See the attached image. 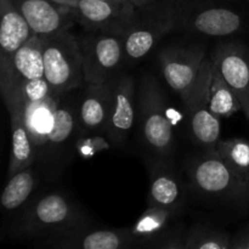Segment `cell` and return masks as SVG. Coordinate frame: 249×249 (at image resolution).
<instances>
[{
  "mask_svg": "<svg viewBox=\"0 0 249 249\" xmlns=\"http://www.w3.org/2000/svg\"><path fill=\"white\" fill-rule=\"evenodd\" d=\"M90 224L79 204L62 192H49L31 198L10 223L11 240H39L75 226Z\"/></svg>",
  "mask_w": 249,
  "mask_h": 249,
  "instance_id": "obj_1",
  "label": "cell"
},
{
  "mask_svg": "<svg viewBox=\"0 0 249 249\" xmlns=\"http://www.w3.org/2000/svg\"><path fill=\"white\" fill-rule=\"evenodd\" d=\"M204 36L249 34V0H180L178 26Z\"/></svg>",
  "mask_w": 249,
  "mask_h": 249,
  "instance_id": "obj_2",
  "label": "cell"
},
{
  "mask_svg": "<svg viewBox=\"0 0 249 249\" xmlns=\"http://www.w3.org/2000/svg\"><path fill=\"white\" fill-rule=\"evenodd\" d=\"M187 175L199 195L233 208L249 207V184L241 180L216 151H206L192 158Z\"/></svg>",
  "mask_w": 249,
  "mask_h": 249,
  "instance_id": "obj_3",
  "label": "cell"
},
{
  "mask_svg": "<svg viewBox=\"0 0 249 249\" xmlns=\"http://www.w3.org/2000/svg\"><path fill=\"white\" fill-rule=\"evenodd\" d=\"M138 105V118L143 143L160 160H168L172 157L175 147L168 101L160 82L148 73L143 74L141 79Z\"/></svg>",
  "mask_w": 249,
  "mask_h": 249,
  "instance_id": "obj_4",
  "label": "cell"
},
{
  "mask_svg": "<svg viewBox=\"0 0 249 249\" xmlns=\"http://www.w3.org/2000/svg\"><path fill=\"white\" fill-rule=\"evenodd\" d=\"M178 26V2L155 0L138 7L124 33V50L130 63L145 58L157 44Z\"/></svg>",
  "mask_w": 249,
  "mask_h": 249,
  "instance_id": "obj_5",
  "label": "cell"
},
{
  "mask_svg": "<svg viewBox=\"0 0 249 249\" xmlns=\"http://www.w3.org/2000/svg\"><path fill=\"white\" fill-rule=\"evenodd\" d=\"M43 39L44 78L55 95L85 85L80 43L71 28Z\"/></svg>",
  "mask_w": 249,
  "mask_h": 249,
  "instance_id": "obj_6",
  "label": "cell"
},
{
  "mask_svg": "<svg viewBox=\"0 0 249 249\" xmlns=\"http://www.w3.org/2000/svg\"><path fill=\"white\" fill-rule=\"evenodd\" d=\"M212 83V60L206 58L196 83L182 101L190 135L204 151H214L220 141V118L214 116L209 107Z\"/></svg>",
  "mask_w": 249,
  "mask_h": 249,
  "instance_id": "obj_7",
  "label": "cell"
},
{
  "mask_svg": "<svg viewBox=\"0 0 249 249\" xmlns=\"http://www.w3.org/2000/svg\"><path fill=\"white\" fill-rule=\"evenodd\" d=\"M79 43L85 84L111 82L126 62L123 34L88 31Z\"/></svg>",
  "mask_w": 249,
  "mask_h": 249,
  "instance_id": "obj_8",
  "label": "cell"
},
{
  "mask_svg": "<svg viewBox=\"0 0 249 249\" xmlns=\"http://www.w3.org/2000/svg\"><path fill=\"white\" fill-rule=\"evenodd\" d=\"M79 130L77 104L68 97V92L61 94L56 107L55 123L36 155V162L40 163L46 174H57L67 164Z\"/></svg>",
  "mask_w": 249,
  "mask_h": 249,
  "instance_id": "obj_9",
  "label": "cell"
},
{
  "mask_svg": "<svg viewBox=\"0 0 249 249\" xmlns=\"http://www.w3.org/2000/svg\"><path fill=\"white\" fill-rule=\"evenodd\" d=\"M39 249H133L129 228L100 229L90 224L75 226L36 241Z\"/></svg>",
  "mask_w": 249,
  "mask_h": 249,
  "instance_id": "obj_10",
  "label": "cell"
},
{
  "mask_svg": "<svg viewBox=\"0 0 249 249\" xmlns=\"http://www.w3.org/2000/svg\"><path fill=\"white\" fill-rule=\"evenodd\" d=\"M206 49L202 45H175L160 53V65L168 87L184 101L196 83Z\"/></svg>",
  "mask_w": 249,
  "mask_h": 249,
  "instance_id": "obj_11",
  "label": "cell"
},
{
  "mask_svg": "<svg viewBox=\"0 0 249 249\" xmlns=\"http://www.w3.org/2000/svg\"><path fill=\"white\" fill-rule=\"evenodd\" d=\"M138 7L106 0H74L70 12L74 22L89 32L123 34L133 21Z\"/></svg>",
  "mask_w": 249,
  "mask_h": 249,
  "instance_id": "obj_12",
  "label": "cell"
},
{
  "mask_svg": "<svg viewBox=\"0 0 249 249\" xmlns=\"http://www.w3.org/2000/svg\"><path fill=\"white\" fill-rule=\"evenodd\" d=\"M43 77V39L34 34L6 63L0 65V88L5 105L24 83Z\"/></svg>",
  "mask_w": 249,
  "mask_h": 249,
  "instance_id": "obj_13",
  "label": "cell"
},
{
  "mask_svg": "<svg viewBox=\"0 0 249 249\" xmlns=\"http://www.w3.org/2000/svg\"><path fill=\"white\" fill-rule=\"evenodd\" d=\"M211 60L238 97L243 114L249 121V48L240 41L221 43Z\"/></svg>",
  "mask_w": 249,
  "mask_h": 249,
  "instance_id": "obj_14",
  "label": "cell"
},
{
  "mask_svg": "<svg viewBox=\"0 0 249 249\" xmlns=\"http://www.w3.org/2000/svg\"><path fill=\"white\" fill-rule=\"evenodd\" d=\"M138 107L135 104V84L128 74L117 75L113 79V97L111 113L105 135L114 146L128 140L135 125Z\"/></svg>",
  "mask_w": 249,
  "mask_h": 249,
  "instance_id": "obj_15",
  "label": "cell"
},
{
  "mask_svg": "<svg viewBox=\"0 0 249 249\" xmlns=\"http://www.w3.org/2000/svg\"><path fill=\"white\" fill-rule=\"evenodd\" d=\"M113 79L102 84H85L78 97L77 116L80 131L105 133L111 113Z\"/></svg>",
  "mask_w": 249,
  "mask_h": 249,
  "instance_id": "obj_16",
  "label": "cell"
},
{
  "mask_svg": "<svg viewBox=\"0 0 249 249\" xmlns=\"http://www.w3.org/2000/svg\"><path fill=\"white\" fill-rule=\"evenodd\" d=\"M12 2L23 15L34 34L41 38L71 28L74 22L71 12L53 0H12Z\"/></svg>",
  "mask_w": 249,
  "mask_h": 249,
  "instance_id": "obj_17",
  "label": "cell"
},
{
  "mask_svg": "<svg viewBox=\"0 0 249 249\" xmlns=\"http://www.w3.org/2000/svg\"><path fill=\"white\" fill-rule=\"evenodd\" d=\"M0 65H2L34 36V32L12 0H0Z\"/></svg>",
  "mask_w": 249,
  "mask_h": 249,
  "instance_id": "obj_18",
  "label": "cell"
},
{
  "mask_svg": "<svg viewBox=\"0 0 249 249\" xmlns=\"http://www.w3.org/2000/svg\"><path fill=\"white\" fill-rule=\"evenodd\" d=\"M184 197L175 173L165 163H153L150 170L147 207H160L181 213Z\"/></svg>",
  "mask_w": 249,
  "mask_h": 249,
  "instance_id": "obj_19",
  "label": "cell"
},
{
  "mask_svg": "<svg viewBox=\"0 0 249 249\" xmlns=\"http://www.w3.org/2000/svg\"><path fill=\"white\" fill-rule=\"evenodd\" d=\"M9 114L12 134L9 163V177H11L36 162V148L24 122L23 106H15L9 109Z\"/></svg>",
  "mask_w": 249,
  "mask_h": 249,
  "instance_id": "obj_20",
  "label": "cell"
},
{
  "mask_svg": "<svg viewBox=\"0 0 249 249\" xmlns=\"http://www.w3.org/2000/svg\"><path fill=\"white\" fill-rule=\"evenodd\" d=\"M179 212L160 207H147L138 220L129 228L134 247H146L172 228Z\"/></svg>",
  "mask_w": 249,
  "mask_h": 249,
  "instance_id": "obj_21",
  "label": "cell"
},
{
  "mask_svg": "<svg viewBox=\"0 0 249 249\" xmlns=\"http://www.w3.org/2000/svg\"><path fill=\"white\" fill-rule=\"evenodd\" d=\"M58 100L60 95H51L48 99L31 102L23 106L24 122L36 148V155L55 123V112Z\"/></svg>",
  "mask_w": 249,
  "mask_h": 249,
  "instance_id": "obj_22",
  "label": "cell"
},
{
  "mask_svg": "<svg viewBox=\"0 0 249 249\" xmlns=\"http://www.w3.org/2000/svg\"><path fill=\"white\" fill-rule=\"evenodd\" d=\"M36 184V172L32 167L19 170L9 177L6 186L1 194V207L5 213H17L31 201V196Z\"/></svg>",
  "mask_w": 249,
  "mask_h": 249,
  "instance_id": "obj_23",
  "label": "cell"
},
{
  "mask_svg": "<svg viewBox=\"0 0 249 249\" xmlns=\"http://www.w3.org/2000/svg\"><path fill=\"white\" fill-rule=\"evenodd\" d=\"M209 107L218 118H228L242 111L240 100L228 83L212 65V83L209 91Z\"/></svg>",
  "mask_w": 249,
  "mask_h": 249,
  "instance_id": "obj_24",
  "label": "cell"
},
{
  "mask_svg": "<svg viewBox=\"0 0 249 249\" xmlns=\"http://www.w3.org/2000/svg\"><path fill=\"white\" fill-rule=\"evenodd\" d=\"M219 157L245 182L249 184V141L246 139L220 140L215 148Z\"/></svg>",
  "mask_w": 249,
  "mask_h": 249,
  "instance_id": "obj_25",
  "label": "cell"
},
{
  "mask_svg": "<svg viewBox=\"0 0 249 249\" xmlns=\"http://www.w3.org/2000/svg\"><path fill=\"white\" fill-rule=\"evenodd\" d=\"M231 240L225 231L199 225L189 231V249H229Z\"/></svg>",
  "mask_w": 249,
  "mask_h": 249,
  "instance_id": "obj_26",
  "label": "cell"
},
{
  "mask_svg": "<svg viewBox=\"0 0 249 249\" xmlns=\"http://www.w3.org/2000/svg\"><path fill=\"white\" fill-rule=\"evenodd\" d=\"M51 95L55 94L51 90V87L49 85L48 80L44 77L28 80V82H26L19 88V90L16 92L14 99L9 104H6L7 111L14 108L15 106H24L27 104H31V102L41 101V100L48 99Z\"/></svg>",
  "mask_w": 249,
  "mask_h": 249,
  "instance_id": "obj_27",
  "label": "cell"
},
{
  "mask_svg": "<svg viewBox=\"0 0 249 249\" xmlns=\"http://www.w3.org/2000/svg\"><path fill=\"white\" fill-rule=\"evenodd\" d=\"M147 249H189V231L182 228H172L146 246Z\"/></svg>",
  "mask_w": 249,
  "mask_h": 249,
  "instance_id": "obj_28",
  "label": "cell"
},
{
  "mask_svg": "<svg viewBox=\"0 0 249 249\" xmlns=\"http://www.w3.org/2000/svg\"><path fill=\"white\" fill-rule=\"evenodd\" d=\"M229 249H249V223L233 236Z\"/></svg>",
  "mask_w": 249,
  "mask_h": 249,
  "instance_id": "obj_29",
  "label": "cell"
},
{
  "mask_svg": "<svg viewBox=\"0 0 249 249\" xmlns=\"http://www.w3.org/2000/svg\"><path fill=\"white\" fill-rule=\"evenodd\" d=\"M106 1L119 2V4H129V5H134V6L136 7H141L150 4V2L155 1V0H106Z\"/></svg>",
  "mask_w": 249,
  "mask_h": 249,
  "instance_id": "obj_30",
  "label": "cell"
},
{
  "mask_svg": "<svg viewBox=\"0 0 249 249\" xmlns=\"http://www.w3.org/2000/svg\"><path fill=\"white\" fill-rule=\"evenodd\" d=\"M133 249H147V248H145V247H134Z\"/></svg>",
  "mask_w": 249,
  "mask_h": 249,
  "instance_id": "obj_31",
  "label": "cell"
},
{
  "mask_svg": "<svg viewBox=\"0 0 249 249\" xmlns=\"http://www.w3.org/2000/svg\"><path fill=\"white\" fill-rule=\"evenodd\" d=\"M168 1H177L178 2V1H180V0H168Z\"/></svg>",
  "mask_w": 249,
  "mask_h": 249,
  "instance_id": "obj_32",
  "label": "cell"
}]
</instances>
